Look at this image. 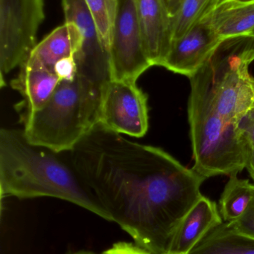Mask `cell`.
<instances>
[{"instance_id":"obj_23","label":"cell","mask_w":254,"mask_h":254,"mask_svg":"<svg viewBox=\"0 0 254 254\" xmlns=\"http://www.w3.org/2000/svg\"><path fill=\"white\" fill-rule=\"evenodd\" d=\"M167 11L171 17L175 16L184 0H162Z\"/></svg>"},{"instance_id":"obj_12","label":"cell","mask_w":254,"mask_h":254,"mask_svg":"<svg viewBox=\"0 0 254 254\" xmlns=\"http://www.w3.org/2000/svg\"><path fill=\"white\" fill-rule=\"evenodd\" d=\"M222 222L216 203L201 195L176 230L168 254H189L212 228Z\"/></svg>"},{"instance_id":"obj_6","label":"cell","mask_w":254,"mask_h":254,"mask_svg":"<svg viewBox=\"0 0 254 254\" xmlns=\"http://www.w3.org/2000/svg\"><path fill=\"white\" fill-rule=\"evenodd\" d=\"M44 0H0V80L20 66L37 46Z\"/></svg>"},{"instance_id":"obj_8","label":"cell","mask_w":254,"mask_h":254,"mask_svg":"<svg viewBox=\"0 0 254 254\" xmlns=\"http://www.w3.org/2000/svg\"><path fill=\"white\" fill-rule=\"evenodd\" d=\"M109 54L111 79L114 80L137 81L146 70L153 66L143 46L135 0H118Z\"/></svg>"},{"instance_id":"obj_22","label":"cell","mask_w":254,"mask_h":254,"mask_svg":"<svg viewBox=\"0 0 254 254\" xmlns=\"http://www.w3.org/2000/svg\"><path fill=\"white\" fill-rule=\"evenodd\" d=\"M101 254H150L135 243L119 242L104 251Z\"/></svg>"},{"instance_id":"obj_17","label":"cell","mask_w":254,"mask_h":254,"mask_svg":"<svg viewBox=\"0 0 254 254\" xmlns=\"http://www.w3.org/2000/svg\"><path fill=\"white\" fill-rule=\"evenodd\" d=\"M254 197V185L237 175L230 176L219 200V212L224 222H234L246 211Z\"/></svg>"},{"instance_id":"obj_9","label":"cell","mask_w":254,"mask_h":254,"mask_svg":"<svg viewBox=\"0 0 254 254\" xmlns=\"http://www.w3.org/2000/svg\"><path fill=\"white\" fill-rule=\"evenodd\" d=\"M65 22L74 23L81 45L74 60L76 74L100 88L111 80L110 54L101 41L85 0H61Z\"/></svg>"},{"instance_id":"obj_16","label":"cell","mask_w":254,"mask_h":254,"mask_svg":"<svg viewBox=\"0 0 254 254\" xmlns=\"http://www.w3.org/2000/svg\"><path fill=\"white\" fill-rule=\"evenodd\" d=\"M189 254H254V239L234 232L223 222L212 228Z\"/></svg>"},{"instance_id":"obj_2","label":"cell","mask_w":254,"mask_h":254,"mask_svg":"<svg viewBox=\"0 0 254 254\" xmlns=\"http://www.w3.org/2000/svg\"><path fill=\"white\" fill-rule=\"evenodd\" d=\"M50 149L30 143L23 130H0L1 198L52 197L73 203L99 217L111 216L82 182L73 166Z\"/></svg>"},{"instance_id":"obj_15","label":"cell","mask_w":254,"mask_h":254,"mask_svg":"<svg viewBox=\"0 0 254 254\" xmlns=\"http://www.w3.org/2000/svg\"><path fill=\"white\" fill-rule=\"evenodd\" d=\"M207 19L222 40L249 35L254 30V0H220Z\"/></svg>"},{"instance_id":"obj_4","label":"cell","mask_w":254,"mask_h":254,"mask_svg":"<svg viewBox=\"0 0 254 254\" xmlns=\"http://www.w3.org/2000/svg\"><path fill=\"white\" fill-rule=\"evenodd\" d=\"M254 61V37L222 40L210 59L189 78L196 91L219 116L235 124L254 106V78L249 67Z\"/></svg>"},{"instance_id":"obj_10","label":"cell","mask_w":254,"mask_h":254,"mask_svg":"<svg viewBox=\"0 0 254 254\" xmlns=\"http://www.w3.org/2000/svg\"><path fill=\"white\" fill-rule=\"evenodd\" d=\"M222 40L206 19L183 37L173 40L163 67L190 78L210 59Z\"/></svg>"},{"instance_id":"obj_1","label":"cell","mask_w":254,"mask_h":254,"mask_svg":"<svg viewBox=\"0 0 254 254\" xmlns=\"http://www.w3.org/2000/svg\"><path fill=\"white\" fill-rule=\"evenodd\" d=\"M89 192L150 254H168L176 230L201 196L205 178L161 148L142 144L97 124L70 151Z\"/></svg>"},{"instance_id":"obj_18","label":"cell","mask_w":254,"mask_h":254,"mask_svg":"<svg viewBox=\"0 0 254 254\" xmlns=\"http://www.w3.org/2000/svg\"><path fill=\"white\" fill-rule=\"evenodd\" d=\"M220 0H184L175 16L171 18L172 41L184 36L205 20Z\"/></svg>"},{"instance_id":"obj_14","label":"cell","mask_w":254,"mask_h":254,"mask_svg":"<svg viewBox=\"0 0 254 254\" xmlns=\"http://www.w3.org/2000/svg\"><path fill=\"white\" fill-rule=\"evenodd\" d=\"M81 45V34L73 22H65L37 43L25 62L55 72L58 63L74 58Z\"/></svg>"},{"instance_id":"obj_24","label":"cell","mask_w":254,"mask_h":254,"mask_svg":"<svg viewBox=\"0 0 254 254\" xmlns=\"http://www.w3.org/2000/svg\"><path fill=\"white\" fill-rule=\"evenodd\" d=\"M246 168L249 170L251 176L254 181V147L249 151V157H248L247 165Z\"/></svg>"},{"instance_id":"obj_11","label":"cell","mask_w":254,"mask_h":254,"mask_svg":"<svg viewBox=\"0 0 254 254\" xmlns=\"http://www.w3.org/2000/svg\"><path fill=\"white\" fill-rule=\"evenodd\" d=\"M143 46L152 65L163 66L172 43L171 16L162 0H135Z\"/></svg>"},{"instance_id":"obj_3","label":"cell","mask_w":254,"mask_h":254,"mask_svg":"<svg viewBox=\"0 0 254 254\" xmlns=\"http://www.w3.org/2000/svg\"><path fill=\"white\" fill-rule=\"evenodd\" d=\"M101 90L77 74L63 79L41 109L23 116L27 140L56 153L70 152L98 123Z\"/></svg>"},{"instance_id":"obj_13","label":"cell","mask_w":254,"mask_h":254,"mask_svg":"<svg viewBox=\"0 0 254 254\" xmlns=\"http://www.w3.org/2000/svg\"><path fill=\"white\" fill-rule=\"evenodd\" d=\"M61 80L53 71L24 62L19 66L17 77L10 82L11 88L23 98L24 116L41 109L50 99Z\"/></svg>"},{"instance_id":"obj_20","label":"cell","mask_w":254,"mask_h":254,"mask_svg":"<svg viewBox=\"0 0 254 254\" xmlns=\"http://www.w3.org/2000/svg\"><path fill=\"white\" fill-rule=\"evenodd\" d=\"M226 223L234 232L254 239V197L246 211L238 219Z\"/></svg>"},{"instance_id":"obj_19","label":"cell","mask_w":254,"mask_h":254,"mask_svg":"<svg viewBox=\"0 0 254 254\" xmlns=\"http://www.w3.org/2000/svg\"><path fill=\"white\" fill-rule=\"evenodd\" d=\"M106 49H110L117 14L118 0H85Z\"/></svg>"},{"instance_id":"obj_21","label":"cell","mask_w":254,"mask_h":254,"mask_svg":"<svg viewBox=\"0 0 254 254\" xmlns=\"http://www.w3.org/2000/svg\"><path fill=\"white\" fill-rule=\"evenodd\" d=\"M236 128L242 140L249 148L254 147V106L242 115L235 122Z\"/></svg>"},{"instance_id":"obj_26","label":"cell","mask_w":254,"mask_h":254,"mask_svg":"<svg viewBox=\"0 0 254 254\" xmlns=\"http://www.w3.org/2000/svg\"><path fill=\"white\" fill-rule=\"evenodd\" d=\"M249 36H252V37H254V30L250 34H249Z\"/></svg>"},{"instance_id":"obj_25","label":"cell","mask_w":254,"mask_h":254,"mask_svg":"<svg viewBox=\"0 0 254 254\" xmlns=\"http://www.w3.org/2000/svg\"><path fill=\"white\" fill-rule=\"evenodd\" d=\"M66 254H98L97 253H95V252H91V251H86V250H81V251H76V252H67Z\"/></svg>"},{"instance_id":"obj_7","label":"cell","mask_w":254,"mask_h":254,"mask_svg":"<svg viewBox=\"0 0 254 254\" xmlns=\"http://www.w3.org/2000/svg\"><path fill=\"white\" fill-rule=\"evenodd\" d=\"M119 134L143 137L149 129L147 95L137 81L109 80L101 90L98 123Z\"/></svg>"},{"instance_id":"obj_5","label":"cell","mask_w":254,"mask_h":254,"mask_svg":"<svg viewBox=\"0 0 254 254\" xmlns=\"http://www.w3.org/2000/svg\"><path fill=\"white\" fill-rule=\"evenodd\" d=\"M192 170L206 179L237 175L246 168L250 148L242 140L235 124L219 116L208 102L191 89L188 101Z\"/></svg>"}]
</instances>
